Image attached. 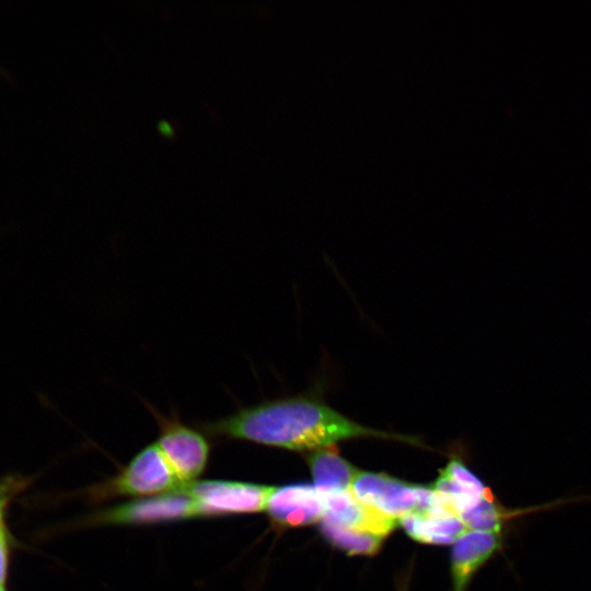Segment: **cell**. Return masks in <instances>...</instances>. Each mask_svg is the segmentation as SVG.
Wrapping results in <instances>:
<instances>
[{
    "instance_id": "obj_1",
    "label": "cell",
    "mask_w": 591,
    "mask_h": 591,
    "mask_svg": "<svg viewBox=\"0 0 591 591\" xmlns=\"http://www.w3.org/2000/svg\"><path fill=\"white\" fill-rule=\"evenodd\" d=\"M199 426L204 432L216 438L300 452H311L360 438L424 445L414 436L361 425L333 408L318 393L311 392L242 407L224 417L200 422Z\"/></svg>"
},
{
    "instance_id": "obj_2",
    "label": "cell",
    "mask_w": 591,
    "mask_h": 591,
    "mask_svg": "<svg viewBox=\"0 0 591 591\" xmlns=\"http://www.w3.org/2000/svg\"><path fill=\"white\" fill-rule=\"evenodd\" d=\"M350 491L362 505L397 522L407 514L426 511L434 496L429 486L374 472H358Z\"/></svg>"
},
{
    "instance_id": "obj_3",
    "label": "cell",
    "mask_w": 591,
    "mask_h": 591,
    "mask_svg": "<svg viewBox=\"0 0 591 591\" xmlns=\"http://www.w3.org/2000/svg\"><path fill=\"white\" fill-rule=\"evenodd\" d=\"M159 428L158 441L162 454L178 480L187 487L205 471L210 443L204 431L183 422L176 414H162L146 403Z\"/></svg>"
},
{
    "instance_id": "obj_4",
    "label": "cell",
    "mask_w": 591,
    "mask_h": 591,
    "mask_svg": "<svg viewBox=\"0 0 591 591\" xmlns=\"http://www.w3.org/2000/svg\"><path fill=\"white\" fill-rule=\"evenodd\" d=\"M157 443L141 449L115 477L94 493L99 498L159 496L185 489Z\"/></svg>"
},
{
    "instance_id": "obj_5",
    "label": "cell",
    "mask_w": 591,
    "mask_h": 591,
    "mask_svg": "<svg viewBox=\"0 0 591 591\" xmlns=\"http://www.w3.org/2000/svg\"><path fill=\"white\" fill-rule=\"evenodd\" d=\"M274 487L244 482L204 480L192 483L197 518L254 513L266 510Z\"/></svg>"
},
{
    "instance_id": "obj_6",
    "label": "cell",
    "mask_w": 591,
    "mask_h": 591,
    "mask_svg": "<svg viewBox=\"0 0 591 591\" xmlns=\"http://www.w3.org/2000/svg\"><path fill=\"white\" fill-rule=\"evenodd\" d=\"M197 518L195 502L185 489L139 499L103 510L92 524L143 525Z\"/></svg>"
},
{
    "instance_id": "obj_7",
    "label": "cell",
    "mask_w": 591,
    "mask_h": 591,
    "mask_svg": "<svg viewBox=\"0 0 591 591\" xmlns=\"http://www.w3.org/2000/svg\"><path fill=\"white\" fill-rule=\"evenodd\" d=\"M266 511L277 526L299 528L318 523L324 515V503L313 485L290 484L274 487Z\"/></svg>"
},
{
    "instance_id": "obj_8",
    "label": "cell",
    "mask_w": 591,
    "mask_h": 591,
    "mask_svg": "<svg viewBox=\"0 0 591 591\" xmlns=\"http://www.w3.org/2000/svg\"><path fill=\"white\" fill-rule=\"evenodd\" d=\"M406 533L424 544H453L467 528L453 511L448 500L434 491L430 507L424 512H414L398 520Z\"/></svg>"
},
{
    "instance_id": "obj_9",
    "label": "cell",
    "mask_w": 591,
    "mask_h": 591,
    "mask_svg": "<svg viewBox=\"0 0 591 591\" xmlns=\"http://www.w3.org/2000/svg\"><path fill=\"white\" fill-rule=\"evenodd\" d=\"M502 532L467 530L452 545L453 591H465L476 572L502 547Z\"/></svg>"
},
{
    "instance_id": "obj_10",
    "label": "cell",
    "mask_w": 591,
    "mask_h": 591,
    "mask_svg": "<svg viewBox=\"0 0 591 591\" xmlns=\"http://www.w3.org/2000/svg\"><path fill=\"white\" fill-rule=\"evenodd\" d=\"M322 519L338 526L386 537L398 522L359 502L350 490L322 498Z\"/></svg>"
},
{
    "instance_id": "obj_11",
    "label": "cell",
    "mask_w": 591,
    "mask_h": 591,
    "mask_svg": "<svg viewBox=\"0 0 591 591\" xmlns=\"http://www.w3.org/2000/svg\"><path fill=\"white\" fill-rule=\"evenodd\" d=\"M443 496L459 515L491 490L457 457H452L430 486Z\"/></svg>"
},
{
    "instance_id": "obj_12",
    "label": "cell",
    "mask_w": 591,
    "mask_h": 591,
    "mask_svg": "<svg viewBox=\"0 0 591 591\" xmlns=\"http://www.w3.org/2000/svg\"><path fill=\"white\" fill-rule=\"evenodd\" d=\"M313 486L321 498L350 490L358 470L344 459L335 445L321 448L306 454Z\"/></svg>"
},
{
    "instance_id": "obj_13",
    "label": "cell",
    "mask_w": 591,
    "mask_h": 591,
    "mask_svg": "<svg viewBox=\"0 0 591 591\" xmlns=\"http://www.w3.org/2000/svg\"><path fill=\"white\" fill-rule=\"evenodd\" d=\"M542 507L509 509L489 493L477 503L459 514L467 530L502 532L503 525L521 514L538 511Z\"/></svg>"
},
{
    "instance_id": "obj_14",
    "label": "cell",
    "mask_w": 591,
    "mask_h": 591,
    "mask_svg": "<svg viewBox=\"0 0 591 591\" xmlns=\"http://www.w3.org/2000/svg\"><path fill=\"white\" fill-rule=\"evenodd\" d=\"M318 529L331 545L348 555L372 556L380 551L385 538L378 534L341 528L324 519L318 522Z\"/></svg>"
},
{
    "instance_id": "obj_15",
    "label": "cell",
    "mask_w": 591,
    "mask_h": 591,
    "mask_svg": "<svg viewBox=\"0 0 591 591\" xmlns=\"http://www.w3.org/2000/svg\"><path fill=\"white\" fill-rule=\"evenodd\" d=\"M8 536L5 525L0 529V588H3L8 566Z\"/></svg>"
},
{
    "instance_id": "obj_16",
    "label": "cell",
    "mask_w": 591,
    "mask_h": 591,
    "mask_svg": "<svg viewBox=\"0 0 591 591\" xmlns=\"http://www.w3.org/2000/svg\"><path fill=\"white\" fill-rule=\"evenodd\" d=\"M157 129L161 135H163L165 137H174L175 136V129H174L173 125L169 120H165V119L159 120L158 124H157Z\"/></svg>"
},
{
    "instance_id": "obj_17",
    "label": "cell",
    "mask_w": 591,
    "mask_h": 591,
    "mask_svg": "<svg viewBox=\"0 0 591 591\" xmlns=\"http://www.w3.org/2000/svg\"><path fill=\"white\" fill-rule=\"evenodd\" d=\"M0 591H5L4 587H3V588H0Z\"/></svg>"
}]
</instances>
